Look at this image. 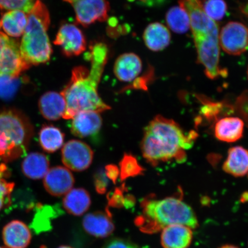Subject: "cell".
<instances>
[{"label":"cell","mask_w":248,"mask_h":248,"mask_svg":"<svg viewBox=\"0 0 248 248\" xmlns=\"http://www.w3.org/2000/svg\"><path fill=\"white\" fill-rule=\"evenodd\" d=\"M87 55L91 62V69L82 66L74 68L69 83L61 92L66 102L63 119L71 120L80 111L101 113L110 108L102 100L98 91L108 60V46L104 43H93Z\"/></svg>","instance_id":"1"},{"label":"cell","mask_w":248,"mask_h":248,"mask_svg":"<svg viewBox=\"0 0 248 248\" xmlns=\"http://www.w3.org/2000/svg\"><path fill=\"white\" fill-rule=\"evenodd\" d=\"M197 137V132L186 133L175 121L158 115L145 127L142 154L153 166L170 161L183 163L187 157L186 150L193 146Z\"/></svg>","instance_id":"2"},{"label":"cell","mask_w":248,"mask_h":248,"mask_svg":"<svg viewBox=\"0 0 248 248\" xmlns=\"http://www.w3.org/2000/svg\"><path fill=\"white\" fill-rule=\"evenodd\" d=\"M204 1L179 0V4L190 17L198 63L203 65L206 77L215 80L227 76L228 71L219 66V27L204 12Z\"/></svg>","instance_id":"3"},{"label":"cell","mask_w":248,"mask_h":248,"mask_svg":"<svg viewBox=\"0 0 248 248\" xmlns=\"http://www.w3.org/2000/svg\"><path fill=\"white\" fill-rule=\"evenodd\" d=\"M144 216L135 220L145 232H154L170 225H184L197 228L198 219L193 209L179 198L168 197L162 200L142 201Z\"/></svg>","instance_id":"4"},{"label":"cell","mask_w":248,"mask_h":248,"mask_svg":"<svg viewBox=\"0 0 248 248\" xmlns=\"http://www.w3.org/2000/svg\"><path fill=\"white\" fill-rule=\"evenodd\" d=\"M50 15L46 6L36 0L28 14V23L20 44L21 54L31 65L44 64L50 60L52 49L47 31Z\"/></svg>","instance_id":"5"},{"label":"cell","mask_w":248,"mask_h":248,"mask_svg":"<svg viewBox=\"0 0 248 248\" xmlns=\"http://www.w3.org/2000/svg\"><path fill=\"white\" fill-rule=\"evenodd\" d=\"M33 135L32 124L21 111L0 108V160L10 162L26 155Z\"/></svg>","instance_id":"6"},{"label":"cell","mask_w":248,"mask_h":248,"mask_svg":"<svg viewBox=\"0 0 248 248\" xmlns=\"http://www.w3.org/2000/svg\"><path fill=\"white\" fill-rule=\"evenodd\" d=\"M30 66L21 54L19 43L0 31V76L19 77Z\"/></svg>","instance_id":"7"},{"label":"cell","mask_w":248,"mask_h":248,"mask_svg":"<svg viewBox=\"0 0 248 248\" xmlns=\"http://www.w3.org/2000/svg\"><path fill=\"white\" fill-rule=\"evenodd\" d=\"M74 8L78 23L87 27L108 18L110 5L108 0H63Z\"/></svg>","instance_id":"8"},{"label":"cell","mask_w":248,"mask_h":248,"mask_svg":"<svg viewBox=\"0 0 248 248\" xmlns=\"http://www.w3.org/2000/svg\"><path fill=\"white\" fill-rule=\"evenodd\" d=\"M219 46L226 53L240 55L248 49V29L246 25L231 21L222 27L219 35Z\"/></svg>","instance_id":"9"},{"label":"cell","mask_w":248,"mask_h":248,"mask_svg":"<svg viewBox=\"0 0 248 248\" xmlns=\"http://www.w3.org/2000/svg\"><path fill=\"white\" fill-rule=\"evenodd\" d=\"M94 154L84 142L72 140L66 142L62 150V160L65 167L74 171L88 169L93 162Z\"/></svg>","instance_id":"10"},{"label":"cell","mask_w":248,"mask_h":248,"mask_svg":"<svg viewBox=\"0 0 248 248\" xmlns=\"http://www.w3.org/2000/svg\"><path fill=\"white\" fill-rule=\"evenodd\" d=\"M54 43L60 46L62 54L68 58L78 56L86 49L84 34L76 25L71 23L62 25Z\"/></svg>","instance_id":"11"},{"label":"cell","mask_w":248,"mask_h":248,"mask_svg":"<svg viewBox=\"0 0 248 248\" xmlns=\"http://www.w3.org/2000/svg\"><path fill=\"white\" fill-rule=\"evenodd\" d=\"M43 180L46 190L54 197L66 195L75 182L73 173L66 167L56 166L49 169Z\"/></svg>","instance_id":"12"},{"label":"cell","mask_w":248,"mask_h":248,"mask_svg":"<svg viewBox=\"0 0 248 248\" xmlns=\"http://www.w3.org/2000/svg\"><path fill=\"white\" fill-rule=\"evenodd\" d=\"M71 120H72L70 125L71 132L80 138L97 134L102 125L100 113L94 110L80 111Z\"/></svg>","instance_id":"13"},{"label":"cell","mask_w":248,"mask_h":248,"mask_svg":"<svg viewBox=\"0 0 248 248\" xmlns=\"http://www.w3.org/2000/svg\"><path fill=\"white\" fill-rule=\"evenodd\" d=\"M2 240L7 248H26L32 240L30 229L19 220L9 222L3 228Z\"/></svg>","instance_id":"14"},{"label":"cell","mask_w":248,"mask_h":248,"mask_svg":"<svg viewBox=\"0 0 248 248\" xmlns=\"http://www.w3.org/2000/svg\"><path fill=\"white\" fill-rule=\"evenodd\" d=\"M83 228L88 234L97 238H106L112 234L114 225L110 213L95 212L89 213L83 219Z\"/></svg>","instance_id":"15"},{"label":"cell","mask_w":248,"mask_h":248,"mask_svg":"<svg viewBox=\"0 0 248 248\" xmlns=\"http://www.w3.org/2000/svg\"><path fill=\"white\" fill-rule=\"evenodd\" d=\"M191 228L184 225H172L163 229L161 244L164 248H187L193 240Z\"/></svg>","instance_id":"16"},{"label":"cell","mask_w":248,"mask_h":248,"mask_svg":"<svg viewBox=\"0 0 248 248\" xmlns=\"http://www.w3.org/2000/svg\"><path fill=\"white\" fill-rule=\"evenodd\" d=\"M142 62L138 55L125 53L119 56L114 63V73L120 81L131 82L142 70Z\"/></svg>","instance_id":"17"},{"label":"cell","mask_w":248,"mask_h":248,"mask_svg":"<svg viewBox=\"0 0 248 248\" xmlns=\"http://www.w3.org/2000/svg\"><path fill=\"white\" fill-rule=\"evenodd\" d=\"M245 124L239 117H225L217 121L214 129L216 138L225 142H234L243 138Z\"/></svg>","instance_id":"18"},{"label":"cell","mask_w":248,"mask_h":248,"mask_svg":"<svg viewBox=\"0 0 248 248\" xmlns=\"http://www.w3.org/2000/svg\"><path fill=\"white\" fill-rule=\"evenodd\" d=\"M38 105L40 113L49 121H56L63 117L66 110V100L61 93H45L40 98Z\"/></svg>","instance_id":"19"},{"label":"cell","mask_w":248,"mask_h":248,"mask_svg":"<svg viewBox=\"0 0 248 248\" xmlns=\"http://www.w3.org/2000/svg\"><path fill=\"white\" fill-rule=\"evenodd\" d=\"M145 45L155 52L163 50L170 44L171 36L169 30L160 23L149 24L142 36Z\"/></svg>","instance_id":"20"},{"label":"cell","mask_w":248,"mask_h":248,"mask_svg":"<svg viewBox=\"0 0 248 248\" xmlns=\"http://www.w3.org/2000/svg\"><path fill=\"white\" fill-rule=\"evenodd\" d=\"M222 169L225 172L235 177L248 174V150L241 146L229 149Z\"/></svg>","instance_id":"21"},{"label":"cell","mask_w":248,"mask_h":248,"mask_svg":"<svg viewBox=\"0 0 248 248\" xmlns=\"http://www.w3.org/2000/svg\"><path fill=\"white\" fill-rule=\"evenodd\" d=\"M92 203L91 195L82 188L71 190L65 195L63 205L68 213L74 216H81L88 211Z\"/></svg>","instance_id":"22"},{"label":"cell","mask_w":248,"mask_h":248,"mask_svg":"<svg viewBox=\"0 0 248 248\" xmlns=\"http://www.w3.org/2000/svg\"><path fill=\"white\" fill-rule=\"evenodd\" d=\"M47 156L40 153H32L27 155L21 164L24 175L28 178L39 180L44 178L49 169Z\"/></svg>","instance_id":"23"},{"label":"cell","mask_w":248,"mask_h":248,"mask_svg":"<svg viewBox=\"0 0 248 248\" xmlns=\"http://www.w3.org/2000/svg\"><path fill=\"white\" fill-rule=\"evenodd\" d=\"M28 23V14L23 11L6 12L0 20V29L6 35L18 38L23 35Z\"/></svg>","instance_id":"24"},{"label":"cell","mask_w":248,"mask_h":248,"mask_svg":"<svg viewBox=\"0 0 248 248\" xmlns=\"http://www.w3.org/2000/svg\"><path fill=\"white\" fill-rule=\"evenodd\" d=\"M64 135L60 128L52 125H43L39 133V141L43 150L53 153L63 146Z\"/></svg>","instance_id":"25"},{"label":"cell","mask_w":248,"mask_h":248,"mask_svg":"<svg viewBox=\"0 0 248 248\" xmlns=\"http://www.w3.org/2000/svg\"><path fill=\"white\" fill-rule=\"evenodd\" d=\"M166 20L167 26L175 33H184L190 29V17L181 6L170 8L167 12Z\"/></svg>","instance_id":"26"},{"label":"cell","mask_w":248,"mask_h":248,"mask_svg":"<svg viewBox=\"0 0 248 248\" xmlns=\"http://www.w3.org/2000/svg\"><path fill=\"white\" fill-rule=\"evenodd\" d=\"M121 181L143 174L144 169L136 158L131 154H125L120 162Z\"/></svg>","instance_id":"27"},{"label":"cell","mask_w":248,"mask_h":248,"mask_svg":"<svg viewBox=\"0 0 248 248\" xmlns=\"http://www.w3.org/2000/svg\"><path fill=\"white\" fill-rule=\"evenodd\" d=\"M204 12L214 21H219L224 17L228 7L225 0H207L203 4Z\"/></svg>","instance_id":"28"},{"label":"cell","mask_w":248,"mask_h":248,"mask_svg":"<svg viewBox=\"0 0 248 248\" xmlns=\"http://www.w3.org/2000/svg\"><path fill=\"white\" fill-rule=\"evenodd\" d=\"M19 77L0 76V97L9 99L14 97L20 85Z\"/></svg>","instance_id":"29"},{"label":"cell","mask_w":248,"mask_h":248,"mask_svg":"<svg viewBox=\"0 0 248 248\" xmlns=\"http://www.w3.org/2000/svg\"><path fill=\"white\" fill-rule=\"evenodd\" d=\"M36 0H0V9L3 10H20L29 14Z\"/></svg>","instance_id":"30"},{"label":"cell","mask_w":248,"mask_h":248,"mask_svg":"<svg viewBox=\"0 0 248 248\" xmlns=\"http://www.w3.org/2000/svg\"><path fill=\"white\" fill-rule=\"evenodd\" d=\"M9 175V170L4 163L0 164V199L11 200L15 184L6 180Z\"/></svg>","instance_id":"31"},{"label":"cell","mask_w":248,"mask_h":248,"mask_svg":"<svg viewBox=\"0 0 248 248\" xmlns=\"http://www.w3.org/2000/svg\"><path fill=\"white\" fill-rule=\"evenodd\" d=\"M224 106V105L221 102L207 101L204 102L203 107L201 108V115L205 118V119L208 120L209 122L213 120L217 121V117L219 114L222 113V110H223Z\"/></svg>","instance_id":"32"},{"label":"cell","mask_w":248,"mask_h":248,"mask_svg":"<svg viewBox=\"0 0 248 248\" xmlns=\"http://www.w3.org/2000/svg\"><path fill=\"white\" fill-rule=\"evenodd\" d=\"M50 208L51 207H46V209H43L42 211H40V212L36 214L33 222V228L36 232L46 231L47 228H50L48 220L49 216H51V213H52L48 212Z\"/></svg>","instance_id":"33"},{"label":"cell","mask_w":248,"mask_h":248,"mask_svg":"<svg viewBox=\"0 0 248 248\" xmlns=\"http://www.w3.org/2000/svg\"><path fill=\"white\" fill-rule=\"evenodd\" d=\"M125 190V185H123L122 187L116 188L113 193L108 194L107 198L110 207L119 209L124 207L125 197L124 196V193Z\"/></svg>","instance_id":"34"},{"label":"cell","mask_w":248,"mask_h":248,"mask_svg":"<svg viewBox=\"0 0 248 248\" xmlns=\"http://www.w3.org/2000/svg\"><path fill=\"white\" fill-rule=\"evenodd\" d=\"M108 178L105 172L101 170L95 173L94 185L96 191L100 194L106 193L108 185Z\"/></svg>","instance_id":"35"},{"label":"cell","mask_w":248,"mask_h":248,"mask_svg":"<svg viewBox=\"0 0 248 248\" xmlns=\"http://www.w3.org/2000/svg\"><path fill=\"white\" fill-rule=\"evenodd\" d=\"M237 106L238 113H241L243 119L248 125V91L244 93L243 95L238 98Z\"/></svg>","instance_id":"36"},{"label":"cell","mask_w":248,"mask_h":248,"mask_svg":"<svg viewBox=\"0 0 248 248\" xmlns=\"http://www.w3.org/2000/svg\"><path fill=\"white\" fill-rule=\"evenodd\" d=\"M103 248H140L136 244L131 243V241L120 239L111 240L106 244Z\"/></svg>","instance_id":"37"},{"label":"cell","mask_w":248,"mask_h":248,"mask_svg":"<svg viewBox=\"0 0 248 248\" xmlns=\"http://www.w3.org/2000/svg\"><path fill=\"white\" fill-rule=\"evenodd\" d=\"M105 173L108 179H110L114 184H116L118 178L120 176L119 167L113 164H109L105 167Z\"/></svg>","instance_id":"38"},{"label":"cell","mask_w":248,"mask_h":248,"mask_svg":"<svg viewBox=\"0 0 248 248\" xmlns=\"http://www.w3.org/2000/svg\"><path fill=\"white\" fill-rule=\"evenodd\" d=\"M136 203L135 198L132 195H127L125 197V203L124 207L126 209H130L135 206Z\"/></svg>","instance_id":"39"},{"label":"cell","mask_w":248,"mask_h":248,"mask_svg":"<svg viewBox=\"0 0 248 248\" xmlns=\"http://www.w3.org/2000/svg\"><path fill=\"white\" fill-rule=\"evenodd\" d=\"M11 203V200L0 199V210H1L4 207L9 205Z\"/></svg>","instance_id":"40"},{"label":"cell","mask_w":248,"mask_h":248,"mask_svg":"<svg viewBox=\"0 0 248 248\" xmlns=\"http://www.w3.org/2000/svg\"><path fill=\"white\" fill-rule=\"evenodd\" d=\"M219 248H238L236 246H232V245H226V246H222Z\"/></svg>","instance_id":"41"},{"label":"cell","mask_w":248,"mask_h":248,"mask_svg":"<svg viewBox=\"0 0 248 248\" xmlns=\"http://www.w3.org/2000/svg\"><path fill=\"white\" fill-rule=\"evenodd\" d=\"M58 248H73L72 247H71L70 246H62L60 247H58Z\"/></svg>","instance_id":"42"},{"label":"cell","mask_w":248,"mask_h":248,"mask_svg":"<svg viewBox=\"0 0 248 248\" xmlns=\"http://www.w3.org/2000/svg\"><path fill=\"white\" fill-rule=\"evenodd\" d=\"M140 1L146 2L147 1V0H140Z\"/></svg>","instance_id":"43"},{"label":"cell","mask_w":248,"mask_h":248,"mask_svg":"<svg viewBox=\"0 0 248 248\" xmlns=\"http://www.w3.org/2000/svg\"><path fill=\"white\" fill-rule=\"evenodd\" d=\"M0 248H6L5 247H0Z\"/></svg>","instance_id":"44"},{"label":"cell","mask_w":248,"mask_h":248,"mask_svg":"<svg viewBox=\"0 0 248 248\" xmlns=\"http://www.w3.org/2000/svg\"></svg>","instance_id":"45"}]
</instances>
